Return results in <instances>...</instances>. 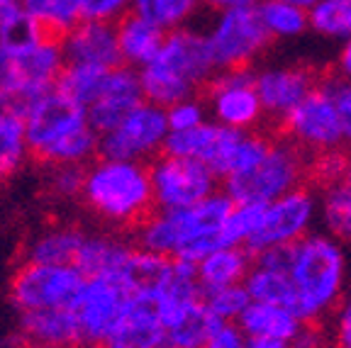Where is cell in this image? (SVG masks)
Returning <instances> with one entry per match:
<instances>
[{"mask_svg":"<svg viewBox=\"0 0 351 348\" xmlns=\"http://www.w3.org/2000/svg\"><path fill=\"white\" fill-rule=\"evenodd\" d=\"M25 105L27 100L17 98V95H10V92L0 90V117L8 112H25Z\"/></svg>","mask_w":351,"mask_h":348,"instance_id":"cell-47","label":"cell"},{"mask_svg":"<svg viewBox=\"0 0 351 348\" xmlns=\"http://www.w3.org/2000/svg\"><path fill=\"white\" fill-rule=\"evenodd\" d=\"M134 290L115 277H88L78 297L76 319L81 327L83 348H100L120 319L127 299Z\"/></svg>","mask_w":351,"mask_h":348,"instance_id":"cell-16","label":"cell"},{"mask_svg":"<svg viewBox=\"0 0 351 348\" xmlns=\"http://www.w3.org/2000/svg\"><path fill=\"white\" fill-rule=\"evenodd\" d=\"M203 348H247V334L239 324H222Z\"/></svg>","mask_w":351,"mask_h":348,"instance_id":"cell-43","label":"cell"},{"mask_svg":"<svg viewBox=\"0 0 351 348\" xmlns=\"http://www.w3.org/2000/svg\"><path fill=\"white\" fill-rule=\"evenodd\" d=\"M319 219V195L300 185L288 195L269 202L263 207V219L258 232L252 236L247 249L254 256L271 249H291L293 244L313 234L315 222Z\"/></svg>","mask_w":351,"mask_h":348,"instance_id":"cell-10","label":"cell"},{"mask_svg":"<svg viewBox=\"0 0 351 348\" xmlns=\"http://www.w3.org/2000/svg\"><path fill=\"white\" fill-rule=\"evenodd\" d=\"M258 17L271 39H291L310 27V17L305 8L280 3V0H258Z\"/></svg>","mask_w":351,"mask_h":348,"instance_id":"cell-31","label":"cell"},{"mask_svg":"<svg viewBox=\"0 0 351 348\" xmlns=\"http://www.w3.org/2000/svg\"><path fill=\"white\" fill-rule=\"evenodd\" d=\"M164 348H178V346H169V343H166V346Z\"/></svg>","mask_w":351,"mask_h":348,"instance_id":"cell-51","label":"cell"},{"mask_svg":"<svg viewBox=\"0 0 351 348\" xmlns=\"http://www.w3.org/2000/svg\"><path fill=\"white\" fill-rule=\"evenodd\" d=\"M66 69L61 37L39 34L22 44L0 42V90L32 100L51 90Z\"/></svg>","mask_w":351,"mask_h":348,"instance_id":"cell-8","label":"cell"},{"mask_svg":"<svg viewBox=\"0 0 351 348\" xmlns=\"http://www.w3.org/2000/svg\"><path fill=\"white\" fill-rule=\"evenodd\" d=\"M210 310L217 314L219 321L225 324H237L241 319V314L247 312V307L252 305V295H249L247 285H232V288L215 290V293L203 295Z\"/></svg>","mask_w":351,"mask_h":348,"instance_id":"cell-37","label":"cell"},{"mask_svg":"<svg viewBox=\"0 0 351 348\" xmlns=\"http://www.w3.org/2000/svg\"><path fill=\"white\" fill-rule=\"evenodd\" d=\"M280 3H291V5H298V8H305V10H310L317 0H280Z\"/></svg>","mask_w":351,"mask_h":348,"instance_id":"cell-50","label":"cell"},{"mask_svg":"<svg viewBox=\"0 0 351 348\" xmlns=\"http://www.w3.org/2000/svg\"><path fill=\"white\" fill-rule=\"evenodd\" d=\"M208 117H210V110L203 95H193V98L178 100V103L166 108V120H169L171 132L195 129V127L205 125Z\"/></svg>","mask_w":351,"mask_h":348,"instance_id":"cell-38","label":"cell"},{"mask_svg":"<svg viewBox=\"0 0 351 348\" xmlns=\"http://www.w3.org/2000/svg\"><path fill=\"white\" fill-rule=\"evenodd\" d=\"M322 83L329 90V95L335 98V105L339 110L341 129H344V142L346 147H351V81L332 76V78H324Z\"/></svg>","mask_w":351,"mask_h":348,"instance_id":"cell-41","label":"cell"},{"mask_svg":"<svg viewBox=\"0 0 351 348\" xmlns=\"http://www.w3.org/2000/svg\"><path fill=\"white\" fill-rule=\"evenodd\" d=\"M335 76L344 78V81H351V37L346 42H341L339 56H337V73Z\"/></svg>","mask_w":351,"mask_h":348,"instance_id":"cell-45","label":"cell"},{"mask_svg":"<svg viewBox=\"0 0 351 348\" xmlns=\"http://www.w3.org/2000/svg\"><path fill=\"white\" fill-rule=\"evenodd\" d=\"M139 246L112 236H86L76 266L86 277H115L139 290L137 283Z\"/></svg>","mask_w":351,"mask_h":348,"instance_id":"cell-21","label":"cell"},{"mask_svg":"<svg viewBox=\"0 0 351 348\" xmlns=\"http://www.w3.org/2000/svg\"><path fill=\"white\" fill-rule=\"evenodd\" d=\"M205 37L217 71L247 69L271 44V34L263 27L256 5L217 12Z\"/></svg>","mask_w":351,"mask_h":348,"instance_id":"cell-12","label":"cell"},{"mask_svg":"<svg viewBox=\"0 0 351 348\" xmlns=\"http://www.w3.org/2000/svg\"><path fill=\"white\" fill-rule=\"evenodd\" d=\"M222 324L225 321H219L205 297H200L166 321V343L178 348H203Z\"/></svg>","mask_w":351,"mask_h":348,"instance_id":"cell-25","label":"cell"},{"mask_svg":"<svg viewBox=\"0 0 351 348\" xmlns=\"http://www.w3.org/2000/svg\"><path fill=\"white\" fill-rule=\"evenodd\" d=\"M254 268V253L247 246H222L197 261V285L203 295L244 285Z\"/></svg>","mask_w":351,"mask_h":348,"instance_id":"cell-23","label":"cell"},{"mask_svg":"<svg viewBox=\"0 0 351 348\" xmlns=\"http://www.w3.org/2000/svg\"><path fill=\"white\" fill-rule=\"evenodd\" d=\"M32 158L27 142L25 112H8L0 117V180L17 175Z\"/></svg>","mask_w":351,"mask_h":348,"instance_id":"cell-28","label":"cell"},{"mask_svg":"<svg viewBox=\"0 0 351 348\" xmlns=\"http://www.w3.org/2000/svg\"><path fill=\"white\" fill-rule=\"evenodd\" d=\"M319 78L307 66H278L256 73V92L269 117L283 122L302 100L319 86Z\"/></svg>","mask_w":351,"mask_h":348,"instance_id":"cell-18","label":"cell"},{"mask_svg":"<svg viewBox=\"0 0 351 348\" xmlns=\"http://www.w3.org/2000/svg\"><path fill=\"white\" fill-rule=\"evenodd\" d=\"M86 236L88 234L71 224L51 227L29 241L25 249V261L44 263V266H76Z\"/></svg>","mask_w":351,"mask_h":348,"instance_id":"cell-26","label":"cell"},{"mask_svg":"<svg viewBox=\"0 0 351 348\" xmlns=\"http://www.w3.org/2000/svg\"><path fill=\"white\" fill-rule=\"evenodd\" d=\"M166 324L152 290L139 288L130 295L120 319L100 348H164Z\"/></svg>","mask_w":351,"mask_h":348,"instance_id":"cell-17","label":"cell"},{"mask_svg":"<svg viewBox=\"0 0 351 348\" xmlns=\"http://www.w3.org/2000/svg\"><path fill=\"white\" fill-rule=\"evenodd\" d=\"M203 5H208L215 12H225V10H237V8L258 5V0H203Z\"/></svg>","mask_w":351,"mask_h":348,"instance_id":"cell-46","label":"cell"},{"mask_svg":"<svg viewBox=\"0 0 351 348\" xmlns=\"http://www.w3.org/2000/svg\"><path fill=\"white\" fill-rule=\"evenodd\" d=\"M319 219L329 234L351 241V188L344 183L324 185L319 195Z\"/></svg>","mask_w":351,"mask_h":348,"instance_id":"cell-32","label":"cell"},{"mask_svg":"<svg viewBox=\"0 0 351 348\" xmlns=\"http://www.w3.org/2000/svg\"><path fill=\"white\" fill-rule=\"evenodd\" d=\"M247 336H274L283 341H293L305 321L291 307L269 305V302H252L247 312L237 321Z\"/></svg>","mask_w":351,"mask_h":348,"instance_id":"cell-27","label":"cell"},{"mask_svg":"<svg viewBox=\"0 0 351 348\" xmlns=\"http://www.w3.org/2000/svg\"><path fill=\"white\" fill-rule=\"evenodd\" d=\"M66 64L95 66V69H117L122 66L117 22L81 20L71 32L61 37Z\"/></svg>","mask_w":351,"mask_h":348,"instance_id":"cell-20","label":"cell"},{"mask_svg":"<svg viewBox=\"0 0 351 348\" xmlns=\"http://www.w3.org/2000/svg\"><path fill=\"white\" fill-rule=\"evenodd\" d=\"M108 71L105 69H95V66H78V64H66L64 73H61L59 88L66 98H71L73 103H78L81 108H90L98 100L100 90L105 86Z\"/></svg>","mask_w":351,"mask_h":348,"instance_id":"cell-33","label":"cell"},{"mask_svg":"<svg viewBox=\"0 0 351 348\" xmlns=\"http://www.w3.org/2000/svg\"><path fill=\"white\" fill-rule=\"evenodd\" d=\"M88 277L78 266H44L25 261L12 275L10 299L20 312L73 310Z\"/></svg>","mask_w":351,"mask_h":348,"instance_id":"cell-9","label":"cell"},{"mask_svg":"<svg viewBox=\"0 0 351 348\" xmlns=\"http://www.w3.org/2000/svg\"><path fill=\"white\" fill-rule=\"evenodd\" d=\"M47 190L56 200H76L83 192L86 166H47Z\"/></svg>","mask_w":351,"mask_h":348,"instance_id":"cell-39","label":"cell"},{"mask_svg":"<svg viewBox=\"0 0 351 348\" xmlns=\"http://www.w3.org/2000/svg\"><path fill=\"white\" fill-rule=\"evenodd\" d=\"M234 210V200L217 190L208 200L186 210H154L137 227V246L164 258L200 261L222 249V227Z\"/></svg>","mask_w":351,"mask_h":348,"instance_id":"cell-2","label":"cell"},{"mask_svg":"<svg viewBox=\"0 0 351 348\" xmlns=\"http://www.w3.org/2000/svg\"><path fill=\"white\" fill-rule=\"evenodd\" d=\"M244 285H247L249 295H252V302H269V305L291 307L295 312L298 295L288 271L261 266V263L254 261V268L247 280H244Z\"/></svg>","mask_w":351,"mask_h":348,"instance_id":"cell-29","label":"cell"},{"mask_svg":"<svg viewBox=\"0 0 351 348\" xmlns=\"http://www.w3.org/2000/svg\"><path fill=\"white\" fill-rule=\"evenodd\" d=\"M169 134L171 129L166 120V108L144 100L115 129L100 136V156L152 164L154 158L164 153Z\"/></svg>","mask_w":351,"mask_h":348,"instance_id":"cell-13","label":"cell"},{"mask_svg":"<svg viewBox=\"0 0 351 348\" xmlns=\"http://www.w3.org/2000/svg\"><path fill=\"white\" fill-rule=\"evenodd\" d=\"M313 161L285 136H274L256 164L225 180V192L239 205H269L305 185Z\"/></svg>","mask_w":351,"mask_h":348,"instance_id":"cell-7","label":"cell"},{"mask_svg":"<svg viewBox=\"0 0 351 348\" xmlns=\"http://www.w3.org/2000/svg\"><path fill=\"white\" fill-rule=\"evenodd\" d=\"M25 127L32 158L44 166H88L100 156V134L86 108L66 98L59 88L27 100Z\"/></svg>","mask_w":351,"mask_h":348,"instance_id":"cell-1","label":"cell"},{"mask_svg":"<svg viewBox=\"0 0 351 348\" xmlns=\"http://www.w3.org/2000/svg\"><path fill=\"white\" fill-rule=\"evenodd\" d=\"M332 341H335V348H351V295L341 299L335 310Z\"/></svg>","mask_w":351,"mask_h":348,"instance_id":"cell-42","label":"cell"},{"mask_svg":"<svg viewBox=\"0 0 351 348\" xmlns=\"http://www.w3.org/2000/svg\"><path fill=\"white\" fill-rule=\"evenodd\" d=\"M310 29L319 37L346 42L351 37V0H317L310 10Z\"/></svg>","mask_w":351,"mask_h":348,"instance_id":"cell-35","label":"cell"},{"mask_svg":"<svg viewBox=\"0 0 351 348\" xmlns=\"http://www.w3.org/2000/svg\"><path fill=\"white\" fill-rule=\"evenodd\" d=\"M20 338L29 348H83L73 310L20 312Z\"/></svg>","mask_w":351,"mask_h":348,"instance_id":"cell-22","label":"cell"},{"mask_svg":"<svg viewBox=\"0 0 351 348\" xmlns=\"http://www.w3.org/2000/svg\"><path fill=\"white\" fill-rule=\"evenodd\" d=\"M291 348H322V332L317 321H305L298 336L291 341Z\"/></svg>","mask_w":351,"mask_h":348,"instance_id":"cell-44","label":"cell"},{"mask_svg":"<svg viewBox=\"0 0 351 348\" xmlns=\"http://www.w3.org/2000/svg\"><path fill=\"white\" fill-rule=\"evenodd\" d=\"M274 136L258 129L241 132L219 122H205L188 132H171L164 153L181 158H195L205 164L222 183L249 171L266 153Z\"/></svg>","mask_w":351,"mask_h":348,"instance_id":"cell-6","label":"cell"},{"mask_svg":"<svg viewBox=\"0 0 351 348\" xmlns=\"http://www.w3.org/2000/svg\"><path fill=\"white\" fill-rule=\"evenodd\" d=\"M215 76L217 66L208 37L191 27L166 34L161 51L139 71L144 100L161 108L205 92Z\"/></svg>","mask_w":351,"mask_h":348,"instance_id":"cell-3","label":"cell"},{"mask_svg":"<svg viewBox=\"0 0 351 348\" xmlns=\"http://www.w3.org/2000/svg\"><path fill=\"white\" fill-rule=\"evenodd\" d=\"M341 183L349 185V188H351V149L346 151V156H344V171H341Z\"/></svg>","mask_w":351,"mask_h":348,"instance_id":"cell-49","label":"cell"},{"mask_svg":"<svg viewBox=\"0 0 351 348\" xmlns=\"http://www.w3.org/2000/svg\"><path fill=\"white\" fill-rule=\"evenodd\" d=\"M25 12L51 37H64L83 20V0H20Z\"/></svg>","mask_w":351,"mask_h":348,"instance_id":"cell-30","label":"cell"},{"mask_svg":"<svg viewBox=\"0 0 351 348\" xmlns=\"http://www.w3.org/2000/svg\"><path fill=\"white\" fill-rule=\"evenodd\" d=\"M81 200L100 222L137 229L156 210L149 164L98 156L86 166Z\"/></svg>","mask_w":351,"mask_h":348,"instance_id":"cell-4","label":"cell"},{"mask_svg":"<svg viewBox=\"0 0 351 348\" xmlns=\"http://www.w3.org/2000/svg\"><path fill=\"white\" fill-rule=\"evenodd\" d=\"M203 0H134L132 12L161 27L164 32L188 27V20L197 12Z\"/></svg>","mask_w":351,"mask_h":348,"instance_id":"cell-34","label":"cell"},{"mask_svg":"<svg viewBox=\"0 0 351 348\" xmlns=\"http://www.w3.org/2000/svg\"><path fill=\"white\" fill-rule=\"evenodd\" d=\"M156 210H186L208 200L219 190L222 180L195 158L161 153L149 164Z\"/></svg>","mask_w":351,"mask_h":348,"instance_id":"cell-14","label":"cell"},{"mask_svg":"<svg viewBox=\"0 0 351 348\" xmlns=\"http://www.w3.org/2000/svg\"><path fill=\"white\" fill-rule=\"evenodd\" d=\"M247 348H291V341L274 336H247Z\"/></svg>","mask_w":351,"mask_h":348,"instance_id":"cell-48","label":"cell"},{"mask_svg":"<svg viewBox=\"0 0 351 348\" xmlns=\"http://www.w3.org/2000/svg\"><path fill=\"white\" fill-rule=\"evenodd\" d=\"M280 136L291 139L307 156H324V153L341 151L346 147L344 129H341L339 110L335 98L329 95L324 83H319L295 110L278 125Z\"/></svg>","mask_w":351,"mask_h":348,"instance_id":"cell-11","label":"cell"},{"mask_svg":"<svg viewBox=\"0 0 351 348\" xmlns=\"http://www.w3.org/2000/svg\"><path fill=\"white\" fill-rule=\"evenodd\" d=\"M134 0H83V20L120 22L130 15Z\"/></svg>","mask_w":351,"mask_h":348,"instance_id":"cell-40","label":"cell"},{"mask_svg":"<svg viewBox=\"0 0 351 348\" xmlns=\"http://www.w3.org/2000/svg\"><path fill=\"white\" fill-rule=\"evenodd\" d=\"M166 34L169 32H164V29L152 25L144 17H139L137 12L125 15L117 22V42H120L122 64L142 71L144 66L161 51Z\"/></svg>","mask_w":351,"mask_h":348,"instance_id":"cell-24","label":"cell"},{"mask_svg":"<svg viewBox=\"0 0 351 348\" xmlns=\"http://www.w3.org/2000/svg\"><path fill=\"white\" fill-rule=\"evenodd\" d=\"M263 207L266 205H239V202H234V210L222 227L225 246H247L252 241V236L261 227Z\"/></svg>","mask_w":351,"mask_h":348,"instance_id":"cell-36","label":"cell"},{"mask_svg":"<svg viewBox=\"0 0 351 348\" xmlns=\"http://www.w3.org/2000/svg\"><path fill=\"white\" fill-rule=\"evenodd\" d=\"M288 275L295 288V314L319 321L344 299L346 258L341 241L329 232H313L288 249Z\"/></svg>","mask_w":351,"mask_h":348,"instance_id":"cell-5","label":"cell"},{"mask_svg":"<svg viewBox=\"0 0 351 348\" xmlns=\"http://www.w3.org/2000/svg\"><path fill=\"white\" fill-rule=\"evenodd\" d=\"M210 117L232 129L254 132L266 117V110L256 92V73L247 69H227L217 71L203 92Z\"/></svg>","mask_w":351,"mask_h":348,"instance_id":"cell-15","label":"cell"},{"mask_svg":"<svg viewBox=\"0 0 351 348\" xmlns=\"http://www.w3.org/2000/svg\"><path fill=\"white\" fill-rule=\"evenodd\" d=\"M142 103H144V90H142L139 71L122 64L117 69H110L108 71V78H105V86L100 90L98 100L86 112L93 129L103 136L110 129H115L127 114Z\"/></svg>","mask_w":351,"mask_h":348,"instance_id":"cell-19","label":"cell"}]
</instances>
